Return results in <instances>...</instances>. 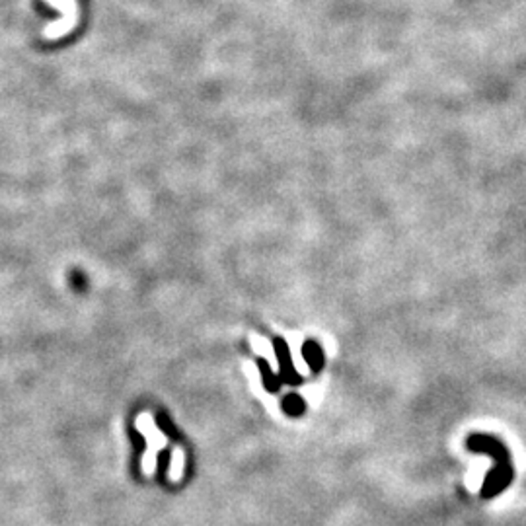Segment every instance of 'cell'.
<instances>
[{
  "instance_id": "obj_2",
  "label": "cell",
  "mask_w": 526,
  "mask_h": 526,
  "mask_svg": "<svg viewBox=\"0 0 526 526\" xmlns=\"http://www.w3.org/2000/svg\"><path fill=\"white\" fill-rule=\"evenodd\" d=\"M183 464H185V454L180 446H175L172 453V466H170V480L172 482H180L183 474Z\"/></svg>"
},
{
  "instance_id": "obj_1",
  "label": "cell",
  "mask_w": 526,
  "mask_h": 526,
  "mask_svg": "<svg viewBox=\"0 0 526 526\" xmlns=\"http://www.w3.org/2000/svg\"><path fill=\"white\" fill-rule=\"evenodd\" d=\"M137 429L143 433V437H146L148 440V453L145 454V458H143V472L145 474H153L154 472V466H156V454L158 450H162L166 443H168V438L162 435V431H158V427L154 425L153 417L148 416V413H143L139 416L137 419Z\"/></svg>"
}]
</instances>
